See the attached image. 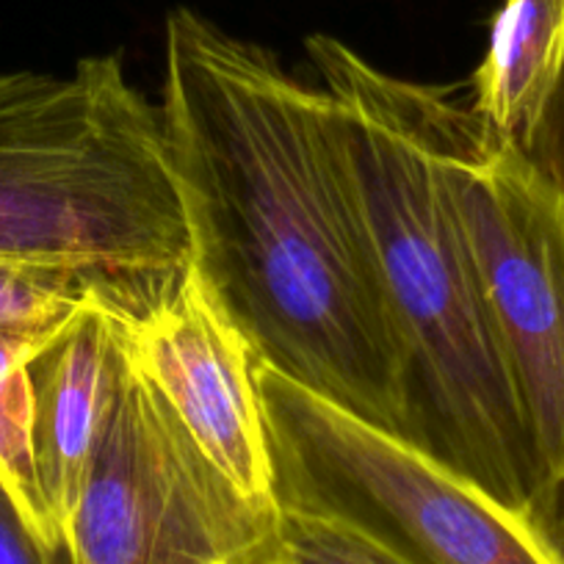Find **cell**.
<instances>
[{
	"mask_svg": "<svg viewBox=\"0 0 564 564\" xmlns=\"http://www.w3.org/2000/svg\"><path fill=\"white\" fill-rule=\"evenodd\" d=\"M276 503L322 509L415 564H558L534 514L498 501L423 443L258 362Z\"/></svg>",
	"mask_w": 564,
	"mask_h": 564,
	"instance_id": "cell-4",
	"label": "cell"
},
{
	"mask_svg": "<svg viewBox=\"0 0 564 564\" xmlns=\"http://www.w3.org/2000/svg\"><path fill=\"white\" fill-rule=\"evenodd\" d=\"M258 564H415L338 514L276 503L274 529Z\"/></svg>",
	"mask_w": 564,
	"mask_h": 564,
	"instance_id": "cell-11",
	"label": "cell"
},
{
	"mask_svg": "<svg viewBox=\"0 0 564 564\" xmlns=\"http://www.w3.org/2000/svg\"><path fill=\"white\" fill-rule=\"evenodd\" d=\"M113 316L130 366L159 390L216 474L247 503L274 512L260 360L199 265L192 260L141 313Z\"/></svg>",
	"mask_w": 564,
	"mask_h": 564,
	"instance_id": "cell-7",
	"label": "cell"
},
{
	"mask_svg": "<svg viewBox=\"0 0 564 564\" xmlns=\"http://www.w3.org/2000/svg\"><path fill=\"white\" fill-rule=\"evenodd\" d=\"M124 355V351H122ZM274 512L243 501L124 357L75 512L67 564H258Z\"/></svg>",
	"mask_w": 564,
	"mask_h": 564,
	"instance_id": "cell-6",
	"label": "cell"
},
{
	"mask_svg": "<svg viewBox=\"0 0 564 564\" xmlns=\"http://www.w3.org/2000/svg\"><path fill=\"white\" fill-rule=\"evenodd\" d=\"M89 296L95 294L69 276L0 263V329L42 333L64 322Z\"/></svg>",
	"mask_w": 564,
	"mask_h": 564,
	"instance_id": "cell-12",
	"label": "cell"
},
{
	"mask_svg": "<svg viewBox=\"0 0 564 564\" xmlns=\"http://www.w3.org/2000/svg\"><path fill=\"white\" fill-rule=\"evenodd\" d=\"M452 181L529 430L536 509L564 485V186L476 113Z\"/></svg>",
	"mask_w": 564,
	"mask_h": 564,
	"instance_id": "cell-5",
	"label": "cell"
},
{
	"mask_svg": "<svg viewBox=\"0 0 564 564\" xmlns=\"http://www.w3.org/2000/svg\"><path fill=\"white\" fill-rule=\"evenodd\" d=\"M564 75V0H501L468 102L492 139L534 153Z\"/></svg>",
	"mask_w": 564,
	"mask_h": 564,
	"instance_id": "cell-9",
	"label": "cell"
},
{
	"mask_svg": "<svg viewBox=\"0 0 564 564\" xmlns=\"http://www.w3.org/2000/svg\"><path fill=\"white\" fill-rule=\"evenodd\" d=\"M531 159H534L558 186H564V75Z\"/></svg>",
	"mask_w": 564,
	"mask_h": 564,
	"instance_id": "cell-14",
	"label": "cell"
},
{
	"mask_svg": "<svg viewBox=\"0 0 564 564\" xmlns=\"http://www.w3.org/2000/svg\"><path fill=\"white\" fill-rule=\"evenodd\" d=\"M534 520L545 534L547 545L556 553L558 564H564V485L556 487L540 507L534 509Z\"/></svg>",
	"mask_w": 564,
	"mask_h": 564,
	"instance_id": "cell-15",
	"label": "cell"
},
{
	"mask_svg": "<svg viewBox=\"0 0 564 564\" xmlns=\"http://www.w3.org/2000/svg\"><path fill=\"white\" fill-rule=\"evenodd\" d=\"M56 327L42 333L0 329V485L14 498L34 534L53 551H64L62 529L47 503L36 463V412L31 382V360Z\"/></svg>",
	"mask_w": 564,
	"mask_h": 564,
	"instance_id": "cell-10",
	"label": "cell"
},
{
	"mask_svg": "<svg viewBox=\"0 0 564 564\" xmlns=\"http://www.w3.org/2000/svg\"><path fill=\"white\" fill-rule=\"evenodd\" d=\"M192 254L161 108L117 53L0 75V263L78 280L133 316Z\"/></svg>",
	"mask_w": 564,
	"mask_h": 564,
	"instance_id": "cell-3",
	"label": "cell"
},
{
	"mask_svg": "<svg viewBox=\"0 0 564 564\" xmlns=\"http://www.w3.org/2000/svg\"><path fill=\"white\" fill-rule=\"evenodd\" d=\"M122 360L117 316L95 296L69 313L31 360L36 463L62 536L117 401Z\"/></svg>",
	"mask_w": 564,
	"mask_h": 564,
	"instance_id": "cell-8",
	"label": "cell"
},
{
	"mask_svg": "<svg viewBox=\"0 0 564 564\" xmlns=\"http://www.w3.org/2000/svg\"><path fill=\"white\" fill-rule=\"evenodd\" d=\"M161 119L199 265L260 362L423 443L415 379L333 100L263 45L177 7Z\"/></svg>",
	"mask_w": 564,
	"mask_h": 564,
	"instance_id": "cell-1",
	"label": "cell"
},
{
	"mask_svg": "<svg viewBox=\"0 0 564 564\" xmlns=\"http://www.w3.org/2000/svg\"><path fill=\"white\" fill-rule=\"evenodd\" d=\"M0 564H67V553L47 547L7 487L0 485Z\"/></svg>",
	"mask_w": 564,
	"mask_h": 564,
	"instance_id": "cell-13",
	"label": "cell"
},
{
	"mask_svg": "<svg viewBox=\"0 0 564 564\" xmlns=\"http://www.w3.org/2000/svg\"><path fill=\"white\" fill-rule=\"evenodd\" d=\"M305 53L333 100L379 276L410 349L423 446L534 514L529 430L452 181L474 122L468 97L384 73L338 36L311 34Z\"/></svg>",
	"mask_w": 564,
	"mask_h": 564,
	"instance_id": "cell-2",
	"label": "cell"
}]
</instances>
